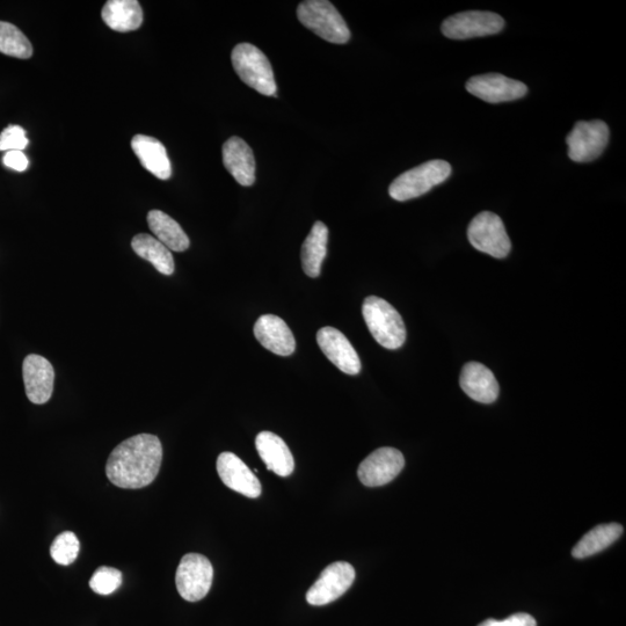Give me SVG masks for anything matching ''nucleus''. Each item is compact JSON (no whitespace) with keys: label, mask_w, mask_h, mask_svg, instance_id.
<instances>
[{"label":"nucleus","mask_w":626,"mask_h":626,"mask_svg":"<svg viewBox=\"0 0 626 626\" xmlns=\"http://www.w3.org/2000/svg\"><path fill=\"white\" fill-rule=\"evenodd\" d=\"M162 461L163 446L157 436L138 434L112 451L106 464V475L109 482L121 489H143L154 482Z\"/></svg>","instance_id":"1"},{"label":"nucleus","mask_w":626,"mask_h":626,"mask_svg":"<svg viewBox=\"0 0 626 626\" xmlns=\"http://www.w3.org/2000/svg\"><path fill=\"white\" fill-rule=\"evenodd\" d=\"M362 315L371 336L382 347L398 349L406 340V327L402 316L390 303L377 296H369L362 305Z\"/></svg>","instance_id":"2"},{"label":"nucleus","mask_w":626,"mask_h":626,"mask_svg":"<svg viewBox=\"0 0 626 626\" xmlns=\"http://www.w3.org/2000/svg\"><path fill=\"white\" fill-rule=\"evenodd\" d=\"M298 20L319 38L334 45H345L351 40V31L336 7L327 0H308L298 5Z\"/></svg>","instance_id":"3"},{"label":"nucleus","mask_w":626,"mask_h":626,"mask_svg":"<svg viewBox=\"0 0 626 626\" xmlns=\"http://www.w3.org/2000/svg\"><path fill=\"white\" fill-rule=\"evenodd\" d=\"M231 61L236 74L251 89L267 97L276 96L278 86L272 64L260 49L251 43H240L232 50Z\"/></svg>","instance_id":"4"},{"label":"nucleus","mask_w":626,"mask_h":626,"mask_svg":"<svg viewBox=\"0 0 626 626\" xmlns=\"http://www.w3.org/2000/svg\"><path fill=\"white\" fill-rule=\"evenodd\" d=\"M450 174L449 163L444 160H431L400 174L390 185L389 194L393 200L399 202L417 199L443 184Z\"/></svg>","instance_id":"5"},{"label":"nucleus","mask_w":626,"mask_h":626,"mask_svg":"<svg viewBox=\"0 0 626 626\" xmlns=\"http://www.w3.org/2000/svg\"><path fill=\"white\" fill-rule=\"evenodd\" d=\"M468 238L476 250L493 258L504 259L512 250L504 222L491 211H483L473 218L469 225Z\"/></svg>","instance_id":"6"},{"label":"nucleus","mask_w":626,"mask_h":626,"mask_svg":"<svg viewBox=\"0 0 626 626\" xmlns=\"http://www.w3.org/2000/svg\"><path fill=\"white\" fill-rule=\"evenodd\" d=\"M610 130L601 120L575 123L566 137L569 157L575 163H589L598 159L609 143Z\"/></svg>","instance_id":"7"},{"label":"nucleus","mask_w":626,"mask_h":626,"mask_svg":"<svg viewBox=\"0 0 626 626\" xmlns=\"http://www.w3.org/2000/svg\"><path fill=\"white\" fill-rule=\"evenodd\" d=\"M214 569L209 559L199 553H188L181 559L176 574L178 592L188 602L205 599L213 585Z\"/></svg>","instance_id":"8"},{"label":"nucleus","mask_w":626,"mask_h":626,"mask_svg":"<svg viewBox=\"0 0 626 626\" xmlns=\"http://www.w3.org/2000/svg\"><path fill=\"white\" fill-rule=\"evenodd\" d=\"M505 20L499 14L485 11L457 13L443 21L441 31L451 40H468L498 34Z\"/></svg>","instance_id":"9"},{"label":"nucleus","mask_w":626,"mask_h":626,"mask_svg":"<svg viewBox=\"0 0 626 626\" xmlns=\"http://www.w3.org/2000/svg\"><path fill=\"white\" fill-rule=\"evenodd\" d=\"M355 580V570L346 562L333 563L326 567L307 593L311 606H326L341 598Z\"/></svg>","instance_id":"10"},{"label":"nucleus","mask_w":626,"mask_h":626,"mask_svg":"<svg viewBox=\"0 0 626 626\" xmlns=\"http://www.w3.org/2000/svg\"><path fill=\"white\" fill-rule=\"evenodd\" d=\"M404 467L403 454L395 448L385 447L375 450L360 464L358 476L363 485L378 487L392 482Z\"/></svg>","instance_id":"11"},{"label":"nucleus","mask_w":626,"mask_h":626,"mask_svg":"<svg viewBox=\"0 0 626 626\" xmlns=\"http://www.w3.org/2000/svg\"><path fill=\"white\" fill-rule=\"evenodd\" d=\"M467 90L472 96L490 104L518 100L528 93L526 84L500 74L472 77L467 83Z\"/></svg>","instance_id":"12"},{"label":"nucleus","mask_w":626,"mask_h":626,"mask_svg":"<svg viewBox=\"0 0 626 626\" xmlns=\"http://www.w3.org/2000/svg\"><path fill=\"white\" fill-rule=\"evenodd\" d=\"M317 342L326 358L342 373L352 376L360 373L359 355L344 333L333 329V327H324L317 333Z\"/></svg>","instance_id":"13"},{"label":"nucleus","mask_w":626,"mask_h":626,"mask_svg":"<svg viewBox=\"0 0 626 626\" xmlns=\"http://www.w3.org/2000/svg\"><path fill=\"white\" fill-rule=\"evenodd\" d=\"M23 376L29 402L42 405L52 398L55 371L47 359L36 354L28 355L23 363Z\"/></svg>","instance_id":"14"},{"label":"nucleus","mask_w":626,"mask_h":626,"mask_svg":"<svg viewBox=\"0 0 626 626\" xmlns=\"http://www.w3.org/2000/svg\"><path fill=\"white\" fill-rule=\"evenodd\" d=\"M217 472L222 482L232 491L257 499L261 494L260 480L234 453H222L217 458Z\"/></svg>","instance_id":"15"},{"label":"nucleus","mask_w":626,"mask_h":626,"mask_svg":"<svg viewBox=\"0 0 626 626\" xmlns=\"http://www.w3.org/2000/svg\"><path fill=\"white\" fill-rule=\"evenodd\" d=\"M254 336L262 346L280 356L295 352L296 341L285 320L274 315L261 316L254 325Z\"/></svg>","instance_id":"16"},{"label":"nucleus","mask_w":626,"mask_h":626,"mask_svg":"<svg viewBox=\"0 0 626 626\" xmlns=\"http://www.w3.org/2000/svg\"><path fill=\"white\" fill-rule=\"evenodd\" d=\"M223 163L239 185L250 187L256 181V159L250 145L242 138L231 137L224 143Z\"/></svg>","instance_id":"17"},{"label":"nucleus","mask_w":626,"mask_h":626,"mask_svg":"<svg viewBox=\"0 0 626 626\" xmlns=\"http://www.w3.org/2000/svg\"><path fill=\"white\" fill-rule=\"evenodd\" d=\"M462 390L478 403L492 404L499 396V383L492 371L478 362H469L462 369Z\"/></svg>","instance_id":"18"},{"label":"nucleus","mask_w":626,"mask_h":626,"mask_svg":"<svg viewBox=\"0 0 626 626\" xmlns=\"http://www.w3.org/2000/svg\"><path fill=\"white\" fill-rule=\"evenodd\" d=\"M256 448L268 470L280 477H288L295 469L293 454L286 442L272 432H261L256 439Z\"/></svg>","instance_id":"19"},{"label":"nucleus","mask_w":626,"mask_h":626,"mask_svg":"<svg viewBox=\"0 0 626 626\" xmlns=\"http://www.w3.org/2000/svg\"><path fill=\"white\" fill-rule=\"evenodd\" d=\"M131 148L145 170L160 180L170 179L172 166L167 151L156 138L145 135H136L131 141Z\"/></svg>","instance_id":"20"},{"label":"nucleus","mask_w":626,"mask_h":626,"mask_svg":"<svg viewBox=\"0 0 626 626\" xmlns=\"http://www.w3.org/2000/svg\"><path fill=\"white\" fill-rule=\"evenodd\" d=\"M101 17L113 31L127 33L136 31L143 23V11L137 0H109Z\"/></svg>","instance_id":"21"},{"label":"nucleus","mask_w":626,"mask_h":626,"mask_svg":"<svg viewBox=\"0 0 626 626\" xmlns=\"http://www.w3.org/2000/svg\"><path fill=\"white\" fill-rule=\"evenodd\" d=\"M327 240H329V229L323 222H316L309 236L304 240L301 253L303 271L309 278H318L322 273L327 253Z\"/></svg>","instance_id":"22"},{"label":"nucleus","mask_w":626,"mask_h":626,"mask_svg":"<svg viewBox=\"0 0 626 626\" xmlns=\"http://www.w3.org/2000/svg\"><path fill=\"white\" fill-rule=\"evenodd\" d=\"M148 224L152 234L170 251L184 252L191 244L180 224L163 211L151 210L148 214Z\"/></svg>","instance_id":"23"},{"label":"nucleus","mask_w":626,"mask_h":626,"mask_svg":"<svg viewBox=\"0 0 626 626\" xmlns=\"http://www.w3.org/2000/svg\"><path fill=\"white\" fill-rule=\"evenodd\" d=\"M623 534V527L618 523L600 524L581 538L572 550V556L585 559L596 555L615 543Z\"/></svg>","instance_id":"24"},{"label":"nucleus","mask_w":626,"mask_h":626,"mask_svg":"<svg viewBox=\"0 0 626 626\" xmlns=\"http://www.w3.org/2000/svg\"><path fill=\"white\" fill-rule=\"evenodd\" d=\"M131 247L138 257L149 261L159 273L167 276L174 273L176 266L172 253L157 238L147 234L137 235L133 238Z\"/></svg>","instance_id":"25"},{"label":"nucleus","mask_w":626,"mask_h":626,"mask_svg":"<svg viewBox=\"0 0 626 626\" xmlns=\"http://www.w3.org/2000/svg\"><path fill=\"white\" fill-rule=\"evenodd\" d=\"M0 53L28 60L33 55V47L18 27L0 21Z\"/></svg>","instance_id":"26"},{"label":"nucleus","mask_w":626,"mask_h":626,"mask_svg":"<svg viewBox=\"0 0 626 626\" xmlns=\"http://www.w3.org/2000/svg\"><path fill=\"white\" fill-rule=\"evenodd\" d=\"M80 543L72 531H64L58 535L50 547V555L57 564L68 566L75 562L79 555Z\"/></svg>","instance_id":"27"},{"label":"nucleus","mask_w":626,"mask_h":626,"mask_svg":"<svg viewBox=\"0 0 626 626\" xmlns=\"http://www.w3.org/2000/svg\"><path fill=\"white\" fill-rule=\"evenodd\" d=\"M122 584V573L113 567H99L90 580V587L99 595H111L118 591Z\"/></svg>","instance_id":"28"},{"label":"nucleus","mask_w":626,"mask_h":626,"mask_svg":"<svg viewBox=\"0 0 626 626\" xmlns=\"http://www.w3.org/2000/svg\"><path fill=\"white\" fill-rule=\"evenodd\" d=\"M27 145L28 138L24 128L10 126L0 134V151H23Z\"/></svg>","instance_id":"29"},{"label":"nucleus","mask_w":626,"mask_h":626,"mask_svg":"<svg viewBox=\"0 0 626 626\" xmlns=\"http://www.w3.org/2000/svg\"><path fill=\"white\" fill-rule=\"evenodd\" d=\"M478 626H537L536 620L529 614L519 613L506 618L504 621L486 620Z\"/></svg>","instance_id":"30"},{"label":"nucleus","mask_w":626,"mask_h":626,"mask_svg":"<svg viewBox=\"0 0 626 626\" xmlns=\"http://www.w3.org/2000/svg\"><path fill=\"white\" fill-rule=\"evenodd\" d=\"M3 162L6 167L18 172L26 171L29 164L23 151H7Z\"/></svg>","instance_id":"31"}]
</instances>
